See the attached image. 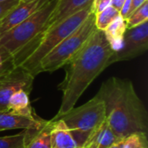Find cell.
Instances as JSON below:
<instances>
[{
	"mask_svg": "<svg viewBox=\"0 0 148 148\" xmlns=\"http://www.w3.org/2000/svg\"><path fill=\"white\" fill-rule=\"evenodd\" d=\"M114 52L104 31L96 29L65 65L64 79L57 87L62 93V104L55 117L75 108L89 85L110 66L109 61Z\"/></svg>",
	"mask_w": 148,
	"mask_h": 148,
	"instance_id": "cell-1",
	"label": "cell"
},
{
	"mask_svg": "<svg viewBox=\"0 0 148 148\" xmlns=\"http://www.w3.org/2000/svg\"><path fill=\"white\" fill-rule=\"evenodd\" d=\"M95 95L103 101L107 121L119 139L136 132L147 134V112L130 80L111 77Z\"/></svg>",
	"mask_w": 148,
	"mask_h": 148,
	"instance_id": "cell-2",
	"label": "cell"
},
{
	"mask_svg": "<svg viewBox=\"0 0 148 148\" xmlns=\"http://www.w3.org/2000/svg\"><path fill=\"white\" fill-rule=\"evenodd\" d=\"M91 5L76 12L51 29L37 35L11 58L13 68L21 67L33 77L38 75L40 74L39 65L42 59L87 19L92 12Z\"/></svg>",
	"mask_w": 148,
	"mask_h": 148,
	"instance_id": "cell-3",
	"label": "cell"
},
{
	"mask_svg": "<svg viewBox=\"0 0 148 148\" xmlns=\"http://www.w3.org/2000/svg\"><path fill=\"white\" fill-rule=\"evenodd\" d=\"M57 2L58 0H49L26 20L0 35V56L5 62L12 65L11 58L43 31Z\"/></svg>",
	"mask_w": 148,
	"mask_h": 148,
	"instance_id": "cell-4",
	"label": "cell"
},
{
	"mask_svg": "<svg viewBox=\"0 0 148 148\" xmlns=\"http://www.w3.org/2000/svg\"><path fill=\"white\" fill-rule=\"evenodd\" d=\"M71 130L79 148L83 147L88 138L106 120V110L103 101L96 95L85 104L73 108L59 117Z\"/></svg>",
	"mask_w": 148,
	"mask_h": 148,
	"instance_id": "cell-5",
	"label": "cell"
},
{
	"mask_svg": "<svg viewBox=\"0 0 148 148\" xmlns=\"http://www.w3.org/2000/svg\"><path fill=\"white\" fill-rule=\"evenodd\" d=\"M96 29L95 15L91 12L75 31L42 59L39 65V73H52L64 67Z\"/></svg>",
	"mask_w": 148,
	"mask_h": 148,
	"instance_id": "cell-6",
	"label": "cell"
},
{
	"mask_svg": "<svg viewBox=\"0 0 148 148\" xmlns=\"http://www.w3.org/2000/svg\"><path fill=\"white\" fill-rule=\"evenodd\" d=\"M148 49V21L131 29H127L121 49L114 51L109 64L133 60Z\"/></svg>",
	"mask_w": 148,
	"mask_h": 148,
	"instance_id": "cell-7",
	"label": "cell"
},
{
	"mask_svg": "<svg viewBox=\"0 0 148 148\" xmlns=\"http://www.w3.org/2000/svg\"><path fill=\"white\" fill-rule=\"evenodd\" d=\"M35 77L21 67H15L0 75V111H6L10 96L19 90L30 94Z\"/></svg>",
	"mask_w": 148,
	"mask_h": 148,
	"instance_id": "cell-8",
	"label": "cell"
},
{
	"mask_svg": "<svg viewBox=\"0 0 148 148\" xmlns=\"http://www.w3.org/2000/svg\"><path fill=\"white\" fill-rule=\"evenodd\" d=\"M48 1L49 0H20L15 7L9 10L0 19V35L26 20L33 13H35L46 3H48Z\"/></svg>",
	"mask_w": 148,
	"mask_h": 148,
	"instance_id": "cell-9",
	"label": "cell"
},
{
	"mask_svg": "<svg viewBox=\"0 0 148 148\" xmlns=\"http://www.w3.org/2000/svg\"><path fill=\"white\" fill-rule=\"evenodd\" d=\"M46 122L47 121L39 116L28 117L9 110L0 111V132L15 129L37 130L42 127Z\"/></svg>",
	"mask_w": 148,
	"mask_h": 148,
	"instance_id": "cell-10",
	"label": "cell"
},
{
	"mask_svg": "<svg viewBox=\"0 0 148 148\" xmlns=\"http://www.w3.org/2000/svg\"><path fill=\"white\" fill-rule=\"evenodd\" d=\"M93 0H58L56 9L50 15L43 31L57 25L76 12L92 4Z\"/></svg>",
	"mask_w": 148,
	"mask_h": 148,
	"instance_id": "cell-11",
	"label": "cell"
},
{
	"mask_svg": "<svg viewBox=\"0 0 148 148\" xmlns=\"http://www.w3.org/2000/svg\"><path fill=\"white\" fill-rule=\"evenodd\" d=\"M49 134L51 148H79L73 133L62 120H51Z\"/></svg>",
	"mask_w": 148,
	"mask_h": 148,
	"instance_id": "cell-12",
	"label": "cell"
},
{
	"mask_svg": "<svg viewBox=\"0 0 148 148\" xmlns=\"http://www.w3.org/2000/svg\"><path fill=\"white\" fill-rule=\"evenodd\" d=\"M111 129L107 119L86 140L82 148H109L120 141Z\"/></svg>",
	"mask_w": 148,
	"mask_h": 148,
	"instance_id": "cell-13",
	"label": "cell"
},
{
	"mask_svg": "<svg viewBox=\"0 0 148 148\" xmlns=\"http://www.w3.org/2000/svg\"><path fill=\"white\" fill-rule=\"evenodd\" d=\"M7 110L28 117L37 116L31 107L29 94L24 90H19L10 96L8 101Z\"/></svg>",
	"mask_w": 148,
	"mask_h": 148,
	"instance_id": "cell-14",
	"label": "cell"
},
{
	"mask_svg": "<svg viewBox=\"0 0 148 148\" xmlns=\"http://www.w3.org/2000/svg\"><path fill=\"white\" fill-rule=\"evenodd\" d=\"M127 29V27L126 20L120 16L104 30L105 36L111 48L114 51H117L121 49Z\"/></svg>",
	"mask_w": 148,
	"mask_h": 148,
	"instance_id": "cell-15",
	"label": "cell"
},
{
	"mask_svg": "<svg viewBox=\"0 0 148 148\" xmlns=\"http://www.w3.org/2000/svg\"><path fill=\"white\" fill-rule=\"evenodd\" d=\"M51 121H47L45 125L37 130H32L24 148H51L50 145Z\"/></svg>",
	"mask_w": 148,
	"mask_h": 148,
	"instance_id": "cell-16",
	"label": "cell"
},
{
	"mask_svg": "<svg viewBox=\"0 0 148 148\" xmlns=\"http://www.w3.org/2000/svg\"><path fill=\"white\" fill-rule=\"evenodd\" d=\"M32 130H23V132L0 137V148H24Z\"/></svg>",
	"mask_w": 148,
	"mask_h": 148,
	"instance_id": "cell-17",
	"label": "cell"
},
{
	"mask_svg": "<svg viewBox=\"0 0 148 148\" xmlns=\"http://www.w3.org/2000/svg\"><path fill=\"white\" fill-rule=\"evenodd\" d=\"M95 15V26L97 29L105 30L118 16H121L120 10L110 5L104 10Z\"/></svg>",
	"mask_w": 148,
	"mask_h": 148,
	"instance_id": "cell-18",
	"label": "cell"
},
{
	"mask_svg": "<svg viewBox=\"0 0 148 148\" xmlns=\"http://www.w3.org/2000/svg\"><path fill=\"white\" fill-rule=\"evenodd\" d=\"M125 20L127 29L136 27L148 21V1L135 9Z\"/></svg>",
	"mask_w": 148,
	"mask_h": 148,
	"instance_id": "cell-19",
	"label": "cell"
},
{
	"mask_svg": "<svg viewBox=\"0 0 148 148\" xmlns=\"http://www.w3.org/2000/svg\"><path fill=\"white\" fill-rule=\"evenodd\" d=\"M123 148H148L147 134L136 132L122 140Z\"/></svg>",
	"mask_w": 148,
	"mask_h": 148,
	"instance_id": "cell-20",
	"label": "cell"
},
{
	"mask_svg": "<svg viewBox=\"0 0 148 148\" xmlns=\"http://www.w3.org/2000/svg\"><path fill=\"white\" fill-rule=\"evenodd\" d=\"M112 0H93L92 5H91V10L92 13L97 14L107 9L108 6L111 5Z\"/></svg>",
	"mask_w": 148,
	"mask_h": 148,
	"instance_id": "cell-21",
	"label": "cell"
},
{
	"mask_svg": "<svg viewBox=\"0 0 148 148\" xmlns=\"http://www.w3.org/2000/svg\"><path fill=\"white\" fill-rule=\"evenodd\" d=\"M20 0H9L3 3H0V19L13 7H15Z\"/></svg>",
	"mask_w": 148,
	"mask_h": 148,
	"instance_id": "cell-22",
	"label": "cell"
},
{
	"mask_svg": "<svg viewBox=\"0 0 148 148\" xmlns=\"http://www.w3.org/2000/svg\"><path fill=\"white\" fill-rule=\"evenodd\" d=\"M12 68H13L12 65H10V63L5 62L2 59V57H1V56H0V75H2L3 74H4V73L7 72L8 70L11 69Z\"/></svg>",
	"mask_w": 148,
	"mask_h": 148,
	"instance_id": "cell-23",
	"label": "cell"
},
{
	"mask_svg": "<svg viewBox=\"0 0 148 148\" xmlns=\"http://www.w3.org/2000/svg\"><path fill=\"white\" fill-rule=\"evenodd\" d=\"M146 1L148 0H131V8H130V14L138 7H140L141 4H143ZM129 14V15H130Z\"/></svg>",
	"mask_w": 148,
	"mask_h": 148,
	"instance_id": "cell-24",
	"label": "cell"
},
{
	"mask_svg": "<svg viewBox=\"0 0 148 148\" xmlns=\"http://www.w3.org/2000/svg\"><path fill=\"white\" fill-rule=\"evenodd\" d=\"M125 0H112L111 2V5L114 6V8H116L118 10L121 11V7L123 5V3H124Z\"/></svg>",
	"mask_w": 148,
	"mask_h": 148,
	"instance_id": "cell-25",
	"label": "cell"
},
{
	"mask_svg": "<svg viewBox=\"0 0 148 148\" xmlns=\"http://www.w3.org/2000/svg\"><path fill=\"white\" fill-rule=\"evenodd\" d=\"M123 140V139H122ZM122 140H121L120 141H118L117 143L114 144L112 147H110L109 148H123V141Z\"/></svg>",
	"mask_w": 148,
	"mask_h": 148,
	"instance_id": "cell-26",
	"label": "cell"
},
{
	"mask_svg": "<svg viewBox=\"0 0 148 148\" xmlns=\"http://www.w3.org/2000/svg\"><path fill=\"white\" fill-rule=\"evenodd\" d=\"M6 1H9V0H0V3H3V2H6Z\"/></svg>",
	"mask_w": 148,
	"mask_h": 148,
	"instance_id": "cell-27",
	"label": "cell"
},
{
	"mask_svg": "<svg viewBox=\"0 0 148 148\" xmlns=\"http://www.w3.org/2000/svg\"><path fill=\"white\" fill-rule=\"evenodd\" d=\"M22 1H32V0H22Z\"/></svg>",
	"mask_w": 148,
	"mask_h": 148,
	"instance_id": "cell-28",
	"label": "cell"
}]
</instances>
